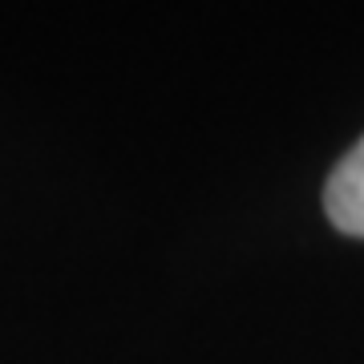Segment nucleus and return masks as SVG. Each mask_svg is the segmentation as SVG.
<instances>
[{
	"label": "nucleus",
	"mask_w": 364,
	"mask_h": 364,
	"mask_svg": "<svg viewBox=\"0 0 364 364\" xmlns=\"http://www.w3.org/2000/svg\"><path fill=\"white\" fill-rule=\"evenodd\" d=\"M324 210L336 231L352 235V239H364V138L328 174Z\"/></svg>",
	"instance_id": "1"
}]
</instances>
